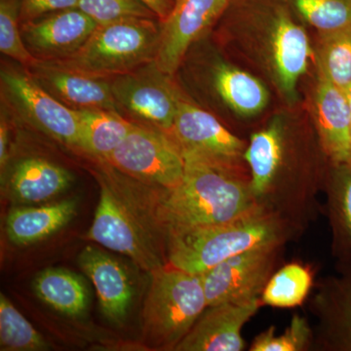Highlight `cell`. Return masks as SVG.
Listing matches in <instances>:
<instances>
[{"instance_id": "cell-1", "label": "cell", "mask_w": 351, "mask_h": 351, "mask_svg": "<svg viewBox=\"0 0 351 351\" xmlns=\"http://www.w3.org/2000/svg\"><path fill=\"white\" fill-rule=\"evenodd\" d=\"M184 175L179 186L163 191L156 216L163 230L228 223L258 206L250 178L228 167L182 152Z\"/></svg>"}, {"instance_id": "cell-2", "label": "cell", "mask_w": 351, "mask_h": 351, "mask_svg": "<svg viewBox=\"0 0 351 351\" xmlns=\"http://www.w3.org/2000/svg\"><path fill=\"white\" fill-rule=\"evenodd\" d=\"M290 226L276 212L258 205L228 223L168 230L165 232L168 263L182 271L201 276L245 251L284 243Z\"/></svg>"}, {"instance_id": "cell-3", "label": "cell", "mask_w": 351, "mask_h": 351, "mask_svg": "<svg viewBox=\"0 0 351 351\" xmlns=\"http://www.w3.org/2000/svg\"><path fill=\"white\" fill-rule=\"evenodd\" d=\"M160 34V21L151 18L98 25L77 52L51 62L86 75L112 78L156 61Z\"/></svg>"}, {"instance_id": "cell-4", "label": "cell", "mask_w": 351, "mask_h": 351, "mask_svg": "<svg viewBox=\"0 0 351 351\" xmlns=\"http://www.w3.org/2000/svg\"><path fill=\"white\" fill-rule=\"evenodd\" d=\"M103 163L106 169L98 175L100 198L86 239L123 254L149 271L163 267L165 265L152 232L156 226H161L152 225L147 217L140 214L138 208L133 207V203L127 200L119 171Z\"/></svg>"}, {"instance_id": "cell-5", "label": "cell", "mask_w": 351, "mask_h": 351, "mask_svg": "<svg viewBox=\"0 0 351 351\" xmlns=\"http://www.w3.org/2000/svg\"><path fill=\"white\" fill-rule=\"evenodd\" d=\"M206 307L200 276L171 265L154 270L143 309L145 338L160 350H175Z\"/></svg>"}, {"instance_id": "cell-6", "label": "cell", "mask_w": 351, "mask_h": 351, "mask_svg": "<svg viewBox=\"0 0 351 351\" xmlns=\"http://www.w3.org/2000/svg\"><path fill=\"white\" fill-rule=\"evenodd\" d=\"M106 162L135 181L170 191L184 175V158L169 133L138 125L124 138Z\"/></svg>"}, {"instance_id": "cell-7", "label": "cell", "mask_w": 351, "mask_h": 351, "mask_svg": "<svg viewBox=\"0 0 351 351\" xmlns=\"http://www.w3.org/2000/svg\"><path fill=\"white\" fill-rule=\"evenodd\" d=\"M119 112L138 125L170 133L184 97L156 61L110 78Z\"/></svg>"}, {"instance_id": "cell-8", "label": "cell", "mask_w": 351, "mask_h": 351, "mask_svg": "<svg viewBox=\"0 0 351 351\" xmlns=\"http://www.w3.org/2000/svg\"><path fill=\"white\" fill-rule=\"evenodd\" d=\"M283 243L263 245L223 261L201 274L207 306L248 304L262 297Z\"/></svg>"}, {"instance_id": "cell-9", "label": "cell", "mask_w": 351, "mask_h": 351, "mask_svg": "<svg viewBox=\"0 0 351 351\" xmlns=\"http://www.w3.org/2000/svg\"><path fill=\"white\" fill-rule=\"evenodd\" d=\"M263 56L274 82L286 100L295 101L297 86L306 73L313 49L306 29L298 24L287 5L274 4L265 14Z\"/></svg>"}, {"instance_id": "cell-10", "label": "cell", "mask_w": 351, "mask_h": 351, "mask_svg": "<svg viewBox=\"0 0 351 351\" xmlns=\"http://www.w3.org/2000/svg\"><path fill=\"white\" fill-rule=\"evenodd\" d=\"M1 86L14 108L34 128L69 147H80L77 112L57 100L27 71L2 69Z\"/></svg>"}, {"instance_id": "cell-11", "label": "cell", "mask_w": 351, "mask_h": 351, "mask_svg": "<svg viewBox=\"0 0 351 351\" xmlns=\"http://www.w3.org/2000/svg\"><path fill=\"white\" fill-rule=\"evenodd\" d=\"M170 135L182 152L205 160L242 169L247 145L211 113L182 98Z\"/></svg>"}, {"instance_id": "cell-12", "label": "cell", "mask_w": 351, "mask_h": 351, "mask_svg": "<svg viewBox=\"0 0 351 351\" xmlns=\"http://www.w3.org/2000/svg\"><path fill=\"white\" fill-rule=\"evenodd\" d=\"M98 24L80 8L66 9L23 22L21 32L27 49L38 61H59L77 52Z\"/></svg>"}, {"instance_id": "cell-13", "label": "cell", "mask_w": 351, "mask_h": 351, "mask_svg": "<svg viewBox=\"0 0 351 351\" xmlns=\"http://www.w3.org/2000/svg\"><path fill=\"white\" fill-rule=\"evenodd\" d=\"M228 7L223 0H178L174 9L160 22L157 66L174 75L191 44L207 31Z\"/></svg>"}, {"instance_id": "cell-14", "label": "cell", "mask_w": 351, "mask_h": 351, "mask_svg": "<svg viewBox=\"0 0 351 351\" xmlns=\"http://www.w3.org/2000/svg\"><path fill=\"white\" fill-rule=\"evenodd\" d=\"M262 300L248 304L207 306L176 351H241L245 343L242 328L262 306Z\"/></svg>"}, {"instance_id": "cell-15", "label": "cell", "mask_w": 351, "mask_h": 351, "mask_svg": "<svg viewBox=\"0 0 351 351\" xmlns=\"http://www.w3.org/2000/svg\"><path fill=\"white\" fill-rule=\"evenodd\" d=\"M27 69L41 87L66 107L119 112L110 78L86 75L52 62L38 61Z\"/></svg>"}, {"instance_id": "cell-16", "label": "cell", "mask_w": 351, "mask_h": 351, "mask_svg": "<svg viewBox=\"0 0 351 351\" xmlns=\"http://www.w3.org/2000/svg\"><path fill=\"white\" fill-rule=\"evenodd\" d=\"M313 112L321 147L334 165L351 163V110L345 90L319 77Z\"/></svg>"}, {"instance_id": "cell-17", "label": "cell", "mask_w": 351, "mask_h": 351, "mask_svg": "<svg viewBox=\"0 0 351 351\" xmlns=\"http://www.w3.org/2000/svg\"><path fill=\"white\" fill-rule=\"evenodd\" d=\"M78 263L96 289L104 316L114 324H121L133 299L125 269L112 256L92 246L83 249Z\"/></svg>"}, {"instance_id": "cell-18", "label": "cell", "mask_w": 351, "mask_h": 351, "mask_svg": "<svg viewBox=\"0 0 351 351\" xmlns=\"http://www.w3.org/2000/svg\"><path fill=\"white\" fill-rule=\"evenodd\" d=\"M285 157V130L280 119L251 136L244 154L250 170L252 193L258 205L267 207Z\"/></svg>"}, {"instance_id": "cell-19", "label": "cell", "mask_w": 351, "mask_h": 351, "mask_svg": "<svg viewBox=\"0 0 351 351\" xmlns=\"http://www.w3.org/2000/svg\"><path fill=\"white\" fill-rule=\"evenodd\" d=\"M323 350L351 351V263L343 276L323 285L315 299Z\"/></svg>"}, {"instance_id": "cell-20", "label": "cell", "mask_w": 351, "mask_h": 351, "mask_svg": "<svg viewBox=\"0 0 351 351\" xmlns=\"http://www.w3.org/2000/svg\"><path fill=\"white\" fill-rule=\"evenodd\" d=\"M73 180L71 173L61 165L43 157H25L9 170L5 186L16 202L39 203L63 193Z\"/></svg>"}, {"instance_id": "cell-21", "label": "cell", "mask_w": 351, "mask_h": 351, "mask_svg": "<svg viewBox=\"0 0 351 351\" xmlns=\"http://www.w3.org/2000/svg\"><path fill=\"white\" fill-rule=\"evenodd\" d=\"M76 211L75 198L39 207L14 208L7 217V235L19 246L36 243L68 225Z\"/></svg>"}, {"instance_id": "cell-22", "label": "cell", "mask_w": 351, "mask_h": 351, "mask_svg": "<svg viewBox=\"0 0 351 351\" xmlns=\"http://www.w3.org/2000/svg\"><path fill=\"white\" fill-rule=\"evenodd\" d=\"M211 80L221 101L241 117H255L269 105V93L265 85L256 76L232 64L215 63Z\"/></svg>"}, {"instance_id": "cell-23", "label": "cell", "mask_w": 351, "mask_h": 351, "mask_svg": "<svg viewBox=\"0 0 351 351\" xmlns=\"http://www.w3.org/2000/svg\"><path fill=\"white\" fill-rule=\"evenodd\" d=\"M80 124L82 152L106 162L136 123L119 112L106 110H75Z\"/></svg>"}, {"instance_id": "cell-24", "label": "cell", "mask_w": 351, "mask_h": 351, "mask_svg": "<svg viewBox=\"0 0 351 351\" xmlns=\"http://www.w3.org/2000/svg\"><path fill=\"white\" fill-rule=\"evenodd\" d=\"M39 299L58 313L80 317L87 311L89 294L84 280L64 269H47L39 272L32 283Z\"/></svg>"}, {"instance_id": "cell-25", "label": "cell", "mask_w": 351, "mask_h": 351, "mask_svg": "<svg viewBox=\"0 0 351 351\" xmlns=\"http://www.w3.org/2000/svg\"><path fill=\"white\" fill-rule=\"evenodd\" d=\"M328 209L335 254L345 265L351 263V163L332 164L328 182Z\"/></svg>"}, {"instance_id": "cell-26", "label": "cell", "mask_w": 351, "mask_h": 351, "mask_svg": "<svg viewBox=\"0 0 351 351\" xmlns=\"http://www.w3.org/2000/svg\"><path fill=\"white\" fill-rule=\"evenodd\" d=\"M315 56L319 77L346 90L351 83V27L319 34Z\"/></svg>"}, {"instance_id": "cell-27", "label": "cell", "mask_w": 351, "mask_h": 351, "mask_svg": "<svg viewBox=\"0 0 351 351\" xmlns=\"http://www.w3.org/2000/svg\"><path fill=\"white\" fill-rule=\"evenodd\" d=\"M311 286V270L301 263H288L272 274L263 289L261 300L267 306L293 308L306 301Z\"/></svg>"}, {"instance_id": "cell-28", "label": "cell", "mask_w": 351, "mask_h": 351, "mask_svg": "<svg viewBox=\"0 0 351 351\" xmlns=\"http://www.w3.org/2000/svg\"><path fill=\"white\" fill-rule=\"evenodd\" d=\"M0 348L2 351L49 350L43 336L3 294L0 295Z\"/></svg>"}, {"instance_id": "cell-29", "label": "cell", "mask_w": 351, "mask_h": 351, "mask_svg": "<svg viewBox=\"0 0 351 351\" xmlns=\"http://www.w3.org/2000/svg\"><path fill=\"white\" fill-rule=\"evenodd\" d=\"M307 25L319 34L351 27V0H286Z\"/></svg>"}, {"instance_id": "cell-30", "label": "cell", "mask_w": 351, "mask_h": 351, "mask_svg": "<svg viewBox=\"0 0 351 351\" xmlns=\"http://www.w3.org/2000/svg\"><path fill=\"white\" fill-rule=\"evenodd\" d=\"M20 21L19 0H0V51L29 69L38 60L25 46Z\"/></svg>"}, {"instance_id": "cell-31", "label": "cell", "mask_w": 351, "mask_h": 351, "mask_svg": "<svg viewBox=\"0 0 351 351\" xmlns=\"http://www.w3.org/2000/svg\"><path fill=\"white\" fill-rule=\"evenodd\" d=\"M313 332L306 318L295 314L282 334L276 335L274 327L258 334L250 346L251 351H302L313 343Z\"/></svg>"}, {"instance_id": "cell-32", "label": "cell", "mask_w": 351, "mask_h": 351, "mask_svg": "<svg viewBox=\"0 0 351 351\" xmlns=\"http://www.w3.org/2000/svg\"><path fill=\"white\" fill-rule=\"evenodd\" d=\"M77 8L98 25L128 18L157 19L151 9L140 0H80Z\"/></svg>"}, {"instance_id": "cell-33", "label": "cell", "mask_w": 351, "mask_h": 351, "mask_svg": "<svg viewBox=\"0 0 351 351\" xmlns=\"http://www.w3.org/2000/svg\"><path fill=\"white\" fill-rule=\"evenodd\" d=\"M80 0H19L22 22L38 19L49 14L77 8Z\"/></svg>"}, {"instance_id": "cell-34", "label": "cell", "mask_w": 351, "mask_h": 351, "mask_svg": "<svg viewBox=\"0 0 351 351\" xmlns=\"http://www.w3.org/2000/svg\"><path fill=\"white\" fill-rule=\"evenodd\" d=\"M9 144H10V127L7 120L6 112L1 110L0 119V166L1 170L6 167L9 161Z\"/></svg>"}, {"instance_id": "cell-35", "label": "cell", "mask_w": 351, "mask_h": 351, "mask_svg": "<svg viewBox=\"0 0 351 351\" xmlns=\"http://www.w3.org/2000/svg\"><path fill=\"white\" fill-rule=\"evenodd\" d=\"M149 7L156 16L157 19L162 22L172 12L178 0H140Z\"/></svg>"}, {"instance_id": "cell-36", "label": "cell", "mask_w": 351, "mask_h": 351, "mask_svg": "<svg viewBox=\"0 0 351 351\" xmlns=\"http://www.w3.org/2000/svg\"><path fill=\"white\" fill-rule=\"evenodd\" d=\"M345 93L346 96V99H348V105H350V110H351V83L346 87L345 90Z\"/></svg>"}, {"instance_id": "cell-37", "label": "cell", "mask_w": 351, "mask_h": 351, "mask_svg": "<svg viewBox=\"0 0 351 351\" xmlns=\"http://www.w3.org/2000/svg\"><path fill=\"white\" fill-rule=\"evenodd\" d=\"M223 2L226 4V5H228V4L230 3V2L232 1V0H223Z\"/></svg>"}, {"instance_id": "cell-38", "label": "cell", "mask_w": 351, "mask_h": 351, "mask_svg": "<svg viewBox=\"0 0 351 351\" xmlns=\"http://www.w3.org/2000/svg\"><path fill=\"white\" fill-rule=\"evenodd\" d=\"M350 136H351V133H350Z\"/></svg>"}]
</instances>
